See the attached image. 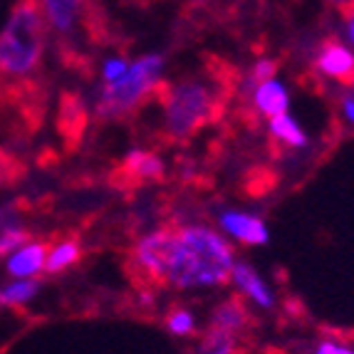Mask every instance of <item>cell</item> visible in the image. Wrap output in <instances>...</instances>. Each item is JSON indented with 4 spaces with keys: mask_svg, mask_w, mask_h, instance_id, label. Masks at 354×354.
Segmentation results:
<instances>
[{
    "mask_svg": "<svg viewBox=\"0 0 354 354\" xmlns=\"http://www.w3.org/2000/svg\"><path fill=\"white\" fill-rule=\"evenodd\" d=\"M233 268L230 243L206 225H161L129 255V270L139 283L174 290L218 288L230 280Z\"/></svg>",
    "mask_w": 354,
    "mask_h": 354,
    "instance_id": "1",
    "label": "cell"
},
{
    "mask_svg": "<svg viewBox=\"0 0 354 354\" xmlns=\"http://www.w3.org/2000/svg\"><path fill=\"white\" fill-rule=\"evenodd\" d=\"M48 20L37 0H18L0 30V109L37 100L32 84L45 55Z\"/></svg>",
    "mask_w": 354,
    "mask_h": 354,
    "instance_id": "2",
    "label": "cell"
},
{
    "mask_svg": "<svg viewBox=\"0 0 354 354\" xmlns=\"http://www.w3.org/2000/svg\"><path fill=\"white\" fill-rule=\"evenodd\" d=\"M233 95V77L213 72L211 77H189L183 82L156 84L153 97L164 109V134L171 142H189L203 127L223 117Z\"/></svg>",
    "mask_w": 354,
    "mask_h": 354,
    "instance_id": "3",
    "label": "cell"
},
{
    "mask_svg": "<svg viewBox=\"0 0 354 354\" xmlns=\"http://www.w3.org/2000/svg\"><path fill=\"white\" fill-rule=\"evenodd\" d=\"M161 65L164 59L159 55H149L129 67L124 75L106 82L102 89V100L97 104L100 119H124L134 114L139 106L156 92V84L161 82Z\"/></svg>",
    "mask_w": 354,
    "mask_h": 354,
    "instance_id": "4",
    "label": "cell"
},
{
    "mask_svg": "<svg viewBox=\"0 0 354 354\" xmlns=\"http://www.w3.org/2000/svg\"><path fill=\"white\" fill-rule=\"evenodd\" d=\"M164 176V164L156 153L136 149L124 156V161L117 166L109 176V183L114 189L122 191H134L136 186H142L147 181H159Z\"/></svg>",
    "mask_w": 354,
    "mask_h": 354,
    "instance_id": "5",
    "label": "cell"
},
{
    "mask_svg": "<svg viewBox=\"0 0 354 354\" xmlns=\"http://www.w3.org/2000/svg\"><path fill=\"white\" fill-rule=\"evenodd\" d=\"M317 70L322 75L332 77L344 87L354 84V55L344 48L339 40H325L319 45L317 55Z\"/></svg>",
    "mask_w": 354,
    "mask_h": 354,
    "instance_id": "6",
    "label": "cell"
},
{
    "mask_svg": "<svg viewBox=\"0 0 354 354\" xmlns=\"http://www.w3.org/2000/svg\"><path fill=\"white\" fill-rule=\"evenodd\" d=\"M50 243H28L20 250L8 258L6 270L10 272L15 280H28L37 272L45 270V263H48V253H50Z\"/></svg>",
    "mask_w": 354,
    "mask_h": 354,
    "instance_id": "7",
    "label": "cell"
},
{
    "mask_svg": "<svg viewBox=\"0 0 354 354\" xmlns=\"http://www.w3.org/2000/svg\"><path fill=\"white\" fill-rule=\"evenodd\" d=\"M230 280H233V285H236V288L241 290L243 295L248 297L250 302H255V305L263 307V310H272V305H275V295H272L270 285L260 278L258 270H253L248 263H236Z\"/></svg>",
    "mask_w": 354,
    "mask_h": 354,
    "instance_id": "8",
    "label": "cell"
},
{
    "mask_svg": "<svg viewBox=\"0 0 354 354\" xmlns=\"http://www.w3.org/2000/svg\"><path fill=\"white\" fill-rule=\"evenodd\" d=\"M57 127H59V134L65 136L70 147L82 139V131H84V127H87V112H84L82 100L77 95H70V92L62 95V100H59Z\"/></svg>",
    "mask_w": 354,
    "mask_h": 354,
    "instance_id": "9",
    "label": "cell"
},
{
    "mask_svg": "<svg viewBox=\"0 0 354 354\" xmlns=\"http://www.w3.org/2000/svg\"><path fill=\"white\" fill-rule=\"evenodd\" d=\"M221 225L228 230L230 236L238 238L245 245H266L268 243V228L266 223L255 216H245V213H225L221 218Z\"/></svg>",
    "mask_w": 354,
    "mask_h": 354,
    "instance_id": "10",
    "label": "cell"
},
{
    "mask_svg": "<svg viewBox=\"0 0 354 354\" xmlns=\"http://www.w3.org/2000/svg\"><path fill=\"white\" fill-rule=\"evenodd\" d=\"M42 15L57 32H70L89 0H37Z\"/></svg>",
    "mask_w": 354,
    "mask_h": 354,
    "instance_id": "11",
    "label": "cell"
},
{
    "mask_svg": "<svg viewBox=\"0 0 354 354\" xmlns=\"http://www.w3.org/2000/svg\"><path fill=\"white\" fill-rule=\"evenodd\" d=\"M248 322H250V313L241 297H228V300H223L213 310V317H211V327L230 332V335H236V337L248 327Z\"/></svg>",
    "mask_w": 354,
    "mask_h": 354,
    "instance_id": "12",
    "label": "cell"
},
{
    "mask_svg": "<svg viewBox=\"0 0 354 354\" xmlns=\"http://www.w3.org/2000/svg\"><path fill=\"white\" fill-rule=\"evenodd\" d=\"M253 102L258 112H263L266 117L272 119L278 117V114H285V109H288V92H285L283 84L270 80V82H263L255 89Z\"/></svg>",
    "mask_w": 354,
    "mask_h": 354,
    "instance_id": "13",
    "label": "cell"
},
{
    "mask_svg": "<svg viewBox=\"0 0 354 354\" xmlns=\"http://www.w3.org/2000/svg\"><path fill=\"white\" fill-rule=\"evenodd\" d=\"M191 354H238V337L208 327V332L198 339Z\"/></svg>",
    "mask_w": 354,
    "mask_h": 354,
    "instance_id": "14",
    "label": "cell"
},
{
    "mask_svg": "<svg viewBox=\"0 0 354 354\" xmlns=\"http://www.w3.org/2000/svg\"><path fill=\"white\" fill-rule=\"evenodd\" d=\"M82 258V245L77 241H62L57 245H53L48 253V263H45V272H65L67 268H72L75 263H80Z\"/></svg>",
    "mask_w": 354,
    "mask_h": 354,
    "instance_id": "15",
    "label": "cell"
},
{
    "mask_svg": "<svg viewBox=\"0 0 354 354\" xmlns=\"http://www.w3.org/2000/svg\"><path fill=\"white\" fill-rule=\"evenodd\" d=\"M40 292V283L35 278L12 280L10 285L0 288V305L3 307H23Z\"/></svg>",
    "mask_w": 354,
    "mask_h": 354,
    "instance_id": "16",
    "label": "cell"
},
{
    "mask_svg": "<svg viewBox=\"0 0 354 354\" xmlns=\"http://www.w3.org/2000/svg\"><path fill=\"white\" fill-rule=\"evenodd\" d=\"M270 134H272V139H275V142L285 144V147H290V149L305 147V144H307L302 129L288 117V112L278 114V117L270 119Z\"/></svg>",
    "mask_w": 354,
    "mask_h": 354,
    "instance_id": "17",
    "label": "cell"
},
{
    "mask_svg": "<svg viewBox=\"0 0 354 354\" xmlns=\"http://www.w3.org/2000/svg\"><path fill=\"white\" fill-rule=\"evenodd\" d=\"M23 176H25V164L20 161V156H15L12 151L0 147V191L15 186Z\"/></svg>",
    "mask_w": 354,
    "mask_h": 354,
    "instance_id": "18",
    "label": "cell"
},
{
    "mask_svg": "<svg viewBox=\"0 0 354 354\" xmlns=\"http://www.w3.org/2000/svg\"><path fill=\"white\" fill-rule=\"evenodd\" d=\"M166 327H169V332L176 337H191L196 332V317L191 310L174 307L171 313L166 315Z\"/></svg>",
    "mask_w": 354,
    "mask_h": 354,
    "instance_id": "19",
    "label": "cell"
},
{
    "mask_svg": "<svg viewBox=\"0 0 354 354\" xmlns=\"http://www.w3.org/2000/svg\"><path fill=\"white\" fill-rule=\"evenodd\" d=\"M28 241H30V230L25 228V225H18V228L3 233V236H0V258H3V255H12L15 250L28 245Z\"/></svg>",
    "mask_w": 354,
    "mask_h": 354,
    "instance_id": "20",
    "label": "cell"
},
{
    "mask_svg": "<svg viewBox=\"0 0 354 354\" xmlns=\"http://www.w3.org/2000/svg\"><path fill=\"white\" fill-rule=\"evenodd\" d=\"M20 208H23L20 206V201L0 206V236L8 233V230H12V228H18V225H23L20 223Z\"/></svg>",
    "mask_w": 354,
    "mask_h": 354,
    "instance_id": "21",
    "label": "cell"
},
{
    "mask_svg": "<svg viewBox=\"0 0 354 354\" xmlns=\"http://www.w3.org/2000/svg\"><path fill=\"white\" fill-rule=\"evenodd\" d=\"M275 72H278V62H275V59H260L258 65L253 67V72H250V80H253L255 84L270 82L272 77H275Z\"/></svg>",
    "mask_w": 354,
    "mask_h": 354,
    "instance_id": "22",
    "label": "cell"
},
{
    "mask_svg": "<svg viewBox=\"0 0 354 354\" xmlns=\"http://www.w3.org/2000/svg\"><path fill=\"white\" fill-rule=\"evenodd\" d=\"M315 354H354V349L347 347V344H342V342H332V339H325V342L317 344Z\"/></svg>",
    "mask_w": 354,
    "mask_h": 354,
    "instance_id": "23",
    "label": "cell"
},
{
    "mask_svg": "<svg viewBox=\"0 0 354 354\" xmlns=\"http://www.w3.org/2000/svg\"><path fill=\"white\" fill-rule=\"evenodd\" d=\"M127 70H129V67H127L124 59H112V62L104 65V80L106 82H114V80H119Z\"/></svg>",
    "mask_w": 354,
    "mask_h": 354,
    "instance_id": "24",
    "label": "cell"
},
{
    "mask_svg": "<svg viewBox=\"0 0 354 354\" xmlns=\"http://www.w3.org/2000/svg\"><path fill=\"white\" fill-rule=\"evenodd\" d=\"M339 12H342L344 23H347V28H349V37H352V42H354V0L339 8Z\"/></svg>",
    "mask_w": 354,
    "mask_h": 354,
    "instance_id": "25",
    "label": "cell"
},
{
    "mask_svg": "<svg viewBox=\"0 0 354 354\" xmlns=\"http://www.w3.org/2000/svg\"><path fill=\"white\" fill-rule=\"evenodd\" d=\"M344 112H347V117L354 122V100H352V97H347V100H344Z\"/></svg>",
    "mask_w": 354,
    "mask_h": 354,
    "instance_id": "26",
    "label": "cell"
},
{
    "mask_svg": "<svg viewBox=\"0 0 354 354\" xmlns=\"http://www.w3.org/2000/svg\"><path fill=\"white\" fill-rule=\"evenodd\" d=\"M330 3H335L337 8H342V6H347V3H352V0H330Z\"/></svg>",
    "mask_w": 354,
    "mask_h": 354,
    "instance_id": "27",
    "label": "cell"
}]
</instances>
